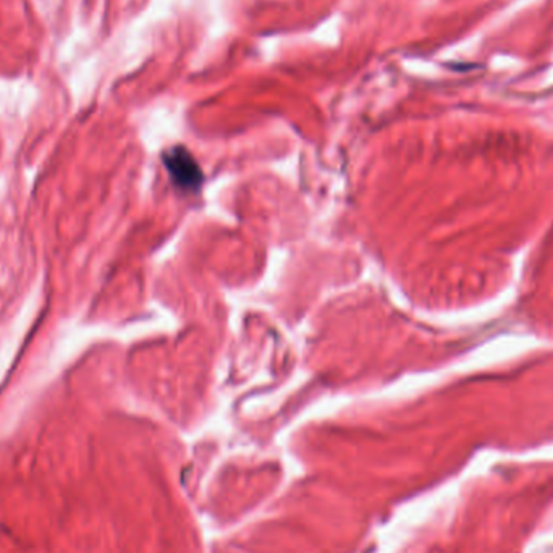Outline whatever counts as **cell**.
I'll return each instance as SVG.
<instances>
[{
	"mask_svg": "<svg viewBox=\"0 0 553 553\" xmlns=\"http://www.w3.org/2000/svg\"><path fill=\"white\" fill-rule=\"evenodd\" d=\"M165 165L167 171L171 173L172 182L177 188H182L184 192H196L201 182H203V173L199 169L198 162L194 157L184 150V148H172L165 154Z\"/></svg>",
	"mask_w": 553,
	"mask_h": 553,
	"instance_id": "1",
	"label": "cell"
}]
</instances>
